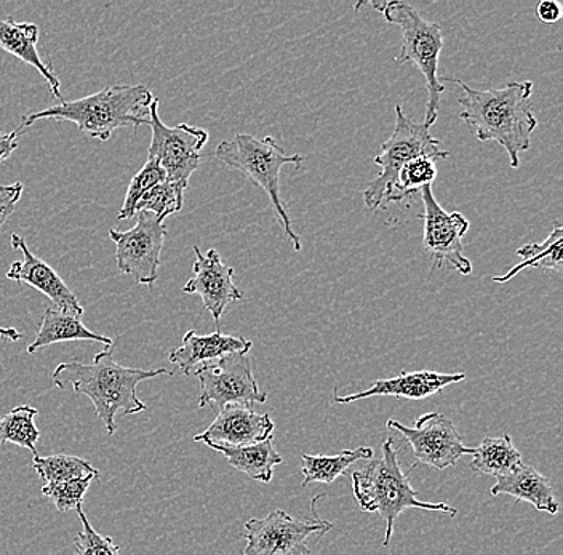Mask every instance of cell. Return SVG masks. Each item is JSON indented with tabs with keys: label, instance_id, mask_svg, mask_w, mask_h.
<instances>
[{
	"label": "cell",
	"instance_id": "1",
	"mask_svg": "<svg viewBox=\"0 0 563 555\" xmlns=\"http://www.w3.org/2000/svg\"><path fill=\"white\" fill-rule=\"evenodd\" d=\"M463 91L460 119L473 130L477 142H496L505 147L512 168H519L520 154L530 149L531 133L538 126L530 98L533 82H509L503 89L475 90L466 82L443 77Z\"/></svg>",
	"mask_w": 563,
	"mask_h": 555
},
{
	"label": "cell",
	"instance_id": "2",
	"mask_svg": "<svg viewBox=\"0 0 563 555\" xmlns=\"http://www.w3.org/2000/svg\"><path fill=\"white\" fill-rule=\"evenodd\" d=\"M172 377L165 368L143 370V368L122 367L114 360V346L106 347L93 357L91 364L63 362L52 374V381L63 391H74L91 400L98 420L108 435L118 431L115 417L136 414L146 410V403L136 397L140 382L157 377Z\"/></svg>",
	"mask_w": 563,
	"mask_h": 555
},
{
	"label": "cell",
	"instance_id": "3",
	"mask_svg": "<svg viewBox=\"0 0 563 555\" xmlns=\"http://www.w3.org/2000/svg\"><path fill=\"white\" fill-rule=\"evenodd\" d=\"M154 95L144 86H112L88 95L76 101L23 115L21 125L27 126L41 119L68 121L77 125L80 132L98 142H108L112 133L123 126L139 129L150 125L151 104Z\"/></svg>",
	"mask_w": 563,
	"mask_h": 555
},
{
	"label": "cell",
	"instance_id": "4",
	"mask_svg": "<svg viewBox=\"0 0 563 555\" xmlns=\"http://www.w3.org/2000/svg\"><path fill=\"white\" fill-rule=\"evenodd\" d=\"M352 491L362 511L378 512L385 520V547H389L396 520L408 509L442 512L450 518H455L457 512L446 502H424L418 498V491L411 488L407 474L400 467L396 444L390 437L383 442L382 459L369 462L352 474Z\"/></svg>",
	"mask_w": 563,
	"mask_h": 555
},
{
	"label": "cell",
	"instance_id": "5",
	"mask_svg": "<svg viewBox=\"0 0 563 555\" xmlns=\"http://www.w3.org/2000/svg\"><path fill=\"white\" fill-rule=\"evenodd\" d=\"M214 157L232 170L241 171L253 185L260 186L266 192L282 231L287 235L295 251H301V237L295 233L291 218L288 217L285 202L282 200L280 171L285 165L301 167L305 157L301 154L290 156L285 153L273 136L258 140L246 133H238L234 138L218 144Z\"/></svg>",
	"mask_w": 563,
	"mask_h": 555
},
{
	"label": "cell",
	"instance_id": "6",
	"mask_svg": "<svg viewBox=\"0 0 563 555\" xmlns=\"http://www.w3.org/2000/svg\"><path fill=\"white\" fill-rule=\"evenodd\" d=\"M383 13L387 23L396 24L402 31V51L397 56V65L411 63L417 66L424 77L428 89V103H426V118L422 125L431 129L438 122L440 97L445 86L439 80L438 69L440 54L443 48V34L440 24L422 19L410 3L394 2L372 3Z\"/></svg>",
	"mask_w": 563,
	"mask_h": 555
},
{
	"label": "cell",
	"instance_id": "7",
	"mask_svg": "<svg viewBox=\"0 0 563 555\" xmlns=\"http://www.w3.org/2000/svg\"><path fill=\"white\" fill-rule=\"evenodd\" d=\"M417 157H428L435 162L449 159L450 153L440 147L439 140L431 135L428 126L411 121L404 108L396 104V129L382 144V153L373 159L382 171L362 192L369 210L386 209V198L393 191L400 170Z\"/></svg>",
	"mask_w": 563,
	"mask_h": 555
},
{
	"label": "cell",
	"instance_id": "8",
	"mask_svg": "<svg viewBox=\"0 0 563 555\" xmlns=\"http://www.w3.org/2000/svg\"><path fill=\"white\" fill-rule=\"evenodd\" d=\"M151 140L147 159L156 160L165 170L167 181L189 188V179L202 162V149L209 143V133L200 126L179 124L167 126L158 115V100L151 104Z\"/></svg>",
	"mask_w": 563,
	"mask_h": 555
},
{
	"label": "cell",
	"instance_id": "9",
	"mask_svg": "<svg viewBox=\"0 0 563 555\" xmlns=\"http://www.w3.org/2000/svg\"><path fill=\"white\" fill-rule=\"evenodd\" d=\"M312 512L314 519L298 520L277 509L264 519L246 520L242 555H311V536L322 537L333 526L317 515L314 506Z\"/></svg>",
	"mask_w": 563,
	"mask_h": 555
},
{
	"label": "cell",
	"instance_id": "10",
	"mask_svg": "<svg viewBox=\"0 0 563 555\" xmlns=\"http://www.w3.org/2000/svg\"><path fill=\"white\" fill-rule=\"evenodd\" d=\"M136 224L129 231L111 230L115 244V263L121 273L132 276L139 286H153L158 279L161 253L167 226L153 213H136Z\"/></svg>",
	"mask_w": 563,
	"mask_h": 555
},
{
	"label": "cell",
	"instance_id": "11",
	"mask_svg": "<svg viewBox=\"0 0 563 555\" xmlns=\"http://www.w3.org/2000/svg\"><path fill=\"white\" fill-rule=\"evenodd\" d=\"M202 391L199 407L217 406L218 410L228 406L252 407L264 403L266 392L262 391L252 370V362L246 354H231L214 364L203 365L196 371Z\"/></svg>",
	"mask_w": 563,
	"mask_h": 555
},
{
	"label": "cell",
	"instance_id": "12",
	"mask_svg": "<svg viewBox=\"0 0 563 555\" xmlns=\"http://www.w3.org/2000/svg\"><path fill=\"white\" fill-rule=\"evenodd\" d=\"M387 430L400 432L410 444L415 458L421 465L435 470H445L455 466L463 456H473L474 448L463 444L455 423L443 413L431 412L421 414L413 428L404 426L396 420H387Z\"/></svg>",
	"mask_w": 563,
	"mask_h": 555
},
{
	"label": "cell",
	"instance_id": "13",
	"mask_svg": "<svg viewBox=\"0 0 563 555\" xmlns=\"http://www.w3.org/2000/svg\"><path fill=\"white\" fill-rule=\"evenodd\" d=\"M424 248L434 259V268L450 265L461 276L473 273V263L464 256L463 237L470 231V221L460 212H445L435 200L432 186L421 189Z\"/></svg>",
	"mask_w": 563,
	"mask_h": 555
},
{
	"label": "cell",
	"instance_id": "14",
	"mask_svg": "<svg viewBox=\"0 0 563 555\" xmlns=\"http://www.w3.org/2000/svg\"><path fill=\"white\" fill-rule=\"evenodd\" d=\"M192 251L196 253L194 276L183 287V293L199 295L206 311L210 312L214 322L220 323L228 306L241 301L244 293L235 287L234 269L224 265L218 251L210 248L202 253L197 245Z\"/></svg>",
	"mask_w": 563,
	"mask_h": 555
},
{
	"label": "cell",
	"instance_id": "15",
	"mask_svg": "<svg viewBox=\"0 0 563 555\" xmlns=\"http://www.w3.org/2000/svg\"><path fill=\"white\" fill-rule=\"evenodd\" d=\"M12 248L21 252V259L12 263L10 269L7 270V279L35 288L45 295L58 311L82 318L84 308L77 300L76 293L66 286L65 280L51 265L31 253L24 237L12 234Z\"/></svg>",
	"mask_w": 563,
	"mask_h": 555
},
{
	"label": "cell",
	"instance_id": "16",
	"mask_svg": "<svg viewBox=\"0 0 563 555\" xmlns=\"http://www.w3.org/2000/svg\"><path fill=\"white\" fill-rule=\"evenodd\" d=\"M274 428L267 413H256L252 407L228 406L206 431L194 435V441L209 447H245L273 437Z\"/></svg>",
	"mask_w": 563,
	"mask_h": 555
},
{
	"label": "cell",
	"instance_id": "17",
	"mask_svg": "<svg viewBox=\"0 0 563 555\" xmlns=\"http://www.w3.org/2000/svg\"><path fill=\"white\" fill-rule=\"evenodd\" d=\"M464 374H439V371H402L399 377L376 379L368 389L351 396H338L333 392L336 403H351L355 400L369 399V397H397V399L422 400L426 397L438 395L446 386L464 381Z\"/></svg>",
	"mask_w": 563,
	"mask_h": 555
},
{
	"label": "cell",
	"instance_id": "18",
	"mask_svg": "<svg viewBox=\"0 0 563 555\" xmlns=\"http://www.w3.org/2000/svg\"><path fill=\"white\" fill-rule=\"evenodd\" d=\"M252 346V341L227 335L220 330L209 335H197V332L189 330L183 336L181 347L168 354V360L175 364L185 377H189L203 365L214 364L231 354H249Z\"/></svg>",
	"mask_w": 563,
	"mask_h": 555
},
{
	"label": "cell",
	"instance_id": "19",
	"mask_svg": "<svg viewBox=\"0 0 563 555\" xmlns=\"http://www.w3.org/2000/svg\"><path fill=\"white\" fill-rule=\"evenodd\" d=\"M38 26L34 23H18L12 16L0 20V48L33 66L47 80L53 97L62 98V80L52 66L42 59L37 51Z\"/></svg>",
	"mask_w": 563,
	"mask_h": 555
},
{
	"label": "cell",
	"instance_id": "20",
	"mask_svg": "<svg viewBox=\"0 0 563 555\" xmlns=\"http://www.w3.org/2000/svg\"><path fill=\"white\" fill-rule=\"evenodd\" d=\"M490 493L493 497L509 495L517 501L530 502L537 511L548 512L551 515L558 514L561 509L548 477L526 465L520 466L508 476L499 477L493 485Z\"/></svg>",
	"mask_w": 563,
	"mask_h": 555
},
{
	"label": "cell",
	"instance_id": "21",
	"mask_svg": "<svg viewBox=\"0 0 563 555\" xmlns=\"http://www.w3.org/2000/svg\"><path fill=\"white\" fill-rule=\"evenodd\" d=\"M97 341L104 344L106 347L114 346V341L100 333L91 332L84 325L80 318L66 312L58 311L56 308H47L42 318L41 329L33 343L27 346V353L35 354L44 347L52 346L65 341Z\"/></svg>",
	"mask_w": 563,
	"mask_h": 555
},
{
	"label": "cell",
	"instance_id": "22",
	"mask_svg": "<svg viewBox=\"0 0 563 555\" xmlns=\"http://www.w3.org/2000/svg\"><path fill=\"white\" fill-rule=\"evenodd\" d=\"M221 453L234 469L246 474L250 479L258 482H273L274 467L282 465L284 458L274 447L273 437L260 444L245 445V447H210Z\"/></svg>",
	"mask_w": 563,
	"mask_h": 555
},
{
	"label": "cell",
	"instance_id": "23",
	"mask_svg": "<svg viewBox=\"0 0 563 555\" xmlns=\"http://www.w3.org/2000/svg\"><path fill=\"white\" fill-rule=\"evenodd\" d=\"M563 227L561 223H554V230L540 244L523 245L517 251V256L522 258V263L514 266L505 276L493 277V282L506 284L512 280L517 274L528 268H538L545 270H554L562 274L563 268Z\"/></svg>",
	"mask_w": 563,
	"mask_h": 555
},
{
	"label": "cell",
	"instance_id": "24",
	"mask_svg": "<svg viewBox=\"0 0 563 555\" xmlns=\"http://www.w3.org/2000/svg\"><path fill=\"white\" fill-rule=\"evenodd\" d=\"M375 452L372 447H358L343 449L336 455H306L302 453L301 474L305 477L301 487H308L309 484H333L338 477L346 474L354 463L368 462L373 459Z\"/></svg>",
	"mask_w": 563,
	"mask_h": 555
},
{
	"label": "cell",
	"instance_id": "25",
	"mask_svg": "<svg viewBox=\"0 0 563 555\" xmlns=\"http://www.w3.org/2000/svg\"><path fill=\"white\" fill-rule=\"evenodd\" d=\"M522 465V455L514 447L509 434L485 437L481 445L474 448L473 459H471V469L496 479L508 476Z\"/></svg>",
	"mask_w": 563,
	"mask_h": 555
},
{
	"label": "cell",
	"instance_id": "26",
	"mask_svg": "<svg viewBox=\"0 0 563 555\" xmlns=\"http://www.w3.org/2000/svg\"><path fill=\"white\" fill-rule=\"evenodd\" d=\"M35 473L41 477L44 485L68 482L74 479H86V477H100L97 467L79 456L59 455L38 456L33 459Z\"/></svg>",
	"mask_w": 563,
	"mask_h": 555
},
{
	"label": "cell",
	"instance_id": "27",
	"mask_svg": "<svg viewBox=\"0 0 563 555\" xmlns=\"http://www.w3.org/2000/svg\"><path fill=\"white\" fill-rule=\"evenodd\" d=\"M38 410L30 406H18L9 413L0 417V445L15 444L30 449L37 455L38 439L41 432L35 426V417Z\"/></svg>",
	"mask_w": 563,
	"mask_h": 555
},
{
	"label": "cell",
	"instance_id": "28",
	"mask_svg": "<svg viewBox=\"0 0 563 555\" xmlns=\"http://www.w3.org/2000/svg\"><path fill=\"white\" fill-rule=\"evenodd\" d=\"M435 177H438V168H435L434 160L428 159V157H417V159L408 162L400 170L393 191L386 198V207L387 203L402 202L404 199L417 195L424 186H432Z\"/></svg>",
	"mask_w": 563,
	"mask_h": 555
},
{
	"label": "cell",
	"instance_id": "29",
	"mask_svg": "<svg viewBox=\"0 0 563 555\" xmlns=\"http://www.w3.org/2000/svg\"><path fill=\"white\" fill-rule=\"evenodd\" d=\"M185 191L186 188H183V186L165 179L164 182L154 186L141 198L140 202L136 203L135 215L140 212H147L153 213L158 221H164L165 218L175 215L183 209Z\"/></svg>",
	"mask_w": 563,
	"mask_h": 555
},
{
	"label": "cell",
	"instance_id": "30",
	"mask_svg": "<svg viewBox=\"0 0 563 555\" xmlns=\"http://www.w3.org/2000/svg\"><path fill=\"white\" fill-rule=\"evenodd\" d=\"M167 179V175H165L164 168L157 164L156 160L147 159L144 167L141 168L139 174L132 178L130 181L129 189H126L125 200H123V206L121 212H119L118 220H130V218H135V209L136 203L140 202L141 198L146 195L150 189H153L154 186L161 185Z\"/></svg>",
	"mask_w": 563,
	"mask_h": 555
},
{
	"label": "cell",
	"instance_id": "31",
	"mask_svg": "<svg viewBox=\"0 0 563 555\" xmlns=\"http://www.w3.org/2000/svg\"><path fill=\"white\" fill-rule=\"evenodd\" d=\"M100 477H86V479H74L68 482L48 484L42 487V495L55 504L59 512H68L82 504L88 487L93 480Z\"/></svg>",
	"mask_w": 563,
	"mask_h": 555
},
{
	"label": "cell",
	"instance_id": "32",
	"mask_svg": "<svg viewBox=\"0 0 563 555\" xmlns=\"http://www.w3.org/2000/svg\"><path fill=\"white\" fill-rule=\"evenodd\" d=\"M77 514L82 522V532L77 533L74 537V546H76V555H122L121 547L115 546L111 536H103L90 525L82 504L77 506Z\"/></svg>",
	"mask_w": 563,
	"mask_h": 555
},
{
	"label": "cell",
	"instance_id": "33",
	"mask_svg": "<svg viewBox=\"0 0 563 555\" xmlns=\"http://www.w3.org/2000/svg\"><path fill=\"white\" fill-rule=\"evenodd\" d=\"M23 191L24 186L21 182H13V185L0 182V231L3 230L9 218L15 213L16 203L20 202Z\"/></svg>",
	"mask_w": 563,
	"mask_h": 555
},
{
	"label": "cell",
	"instance_id": "34",
	"mask_svg": "<svg viewBox=\"0 0 563 555\" xmlns=\"http://www.w3.org/2000/svg\"><path fill=\"white\" fill-rule=\"evenodd\" d=\"M537 16L545 24L558 23L562 19V5L555 0H543L537 5Z\"/></svg>",
	"mask_w": 563,
	"mask_h": 555
},
{
	"label": "cell",
	"instance_id": "35",
	"mask_svg": "<svg viewBox=\"0 0 563 555\" xmlns=\"http://www.w3.org/2000/svg\"><path fill=\"white\" fill-rule=\"evenodd\" d=\"M23 125H18L16 130L10 133L0 132V164H3L10 156H12L13 151L18 147V138H20L21 133H23Z\"/></svg>",
	"mask_w": 563,
	"mask_h": 555
},
{
	"label": "cell",
	"instance_id": "36",
	"mask_svg": "<svg viewBox=\"0 0 563 555\" xmlns=\"http://www.w3.org/2000/svg\"><path fill=\"white\" fill-rule=\"evenodd\" d=\"M0 336H2L3 340L12 341V343H16V341L23 338V335H21L16 329H5V326L2 325H0Z\"/></svg>",
	"mask_w": 563,
	"mask_h": 555
}]
</instances>
